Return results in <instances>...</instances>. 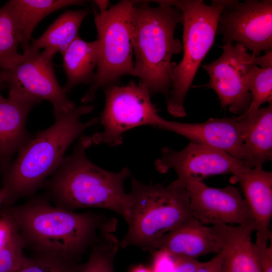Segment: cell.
I'll return each mask as SVG.
<instances>
[{"instance_id":"cell-29","label":"cell","mask_w":272,"mask_h":272,"mask_svg":"<svg viewBox=\"0 0 272 272\" xmlns=\"http://www.w3.org/2000/svg\"><path fill=\"white\" fill-rule=\"evenodd\" d=\"M152 262L150 267L152 272H172L175 265L174 257L166 251L155 250L150 252Z\"/></svg>"},{"instance_id":"cell-13","label":"cell","mask_w":272,"mask_h":272,"mask_svg":"<svg viewBox=\"0 0 272 272\" xmlns=\"http://www.w3.org/2000/svg\"><path fill=\"white\" fill-rule=\"evenodd\" d=\"M192 215L205 225L217 223L240 225L253 220L239 188L208 186L202 180H191L185 185Z\"/></svg>"},{"instance_id":"cell-10","label":"cell","mask_w":272,"mask_h":272,"mask_svg":"<svg viewBox=\"0 0 272 272\" xmlns=\"http://www.w3.org/2000/svg\"><path fill=\"white\" fill-rule=\"evenodd\" d=\"M223 9L217 34L223 44L237 43L258 57L272 49V1L220 0Z\"/></svg>"},{"instance_id":"cell-5","label":"cell","mask_w":272,"mask_h":272,"mask_svg":"<svg viewBox=\"0 0 272 272\" xmlns=\"http://www.w3.org/2000/svg\"><path fill=\"white\" fill-rule=\"evenodd\" d=\"M129 219L127 231L119 247L134 246L153 250L159 241L191 215L185 187L175 180L168 185L146 184L131 177Z\"/></svg>"},{"instance_id":"cell-9","label":"cell","mask_w":272,"mask_h":272,"mask_svg":"<svg viewBox=\"0 0 272 272\" xmlns=\"http://www.w3.org/2000/svg\"><path fill=\"white\" fill-rule=\"evenodd\" d=\"M0 80L10 88L9 94L23 96L53 105L54 116L69 112L76 106L58 83L52 58L42 52L27 49L1 67Z\"/></svg>"},{"instance_id":"cell-11","label":"cell","mask_w":272,"mask_h":272,"mask_svg":"<svg viewBox=\"0 0 272 272\" xmlns=\"http://www.w3.org/2000/svg\"><path fill=\"white\" fill-rule=\"evenodd\" d=\"M221 47L223 52L218 58L202 66L209 77L202 86L215 91L222 108L228 107L231 113L240 115L250 103L247 78L253 67L259 66L260 56H254L238 43L228 42Z\"/></svg>"},{"instance_id":"cell-27","label":"cell","mask_w":272,"mask_h":272,"mask_svg":"<svg viewBox=\"0 0 272 272\" xmlns=\"http://www.w3.org/2000/svg\"><path fill=\"white\" fill-rule=\"evenodd\" d=\"M25 245L18 232L6 246L0 249V272H16L19 269L25 257L23 254Z\"/></svg>"},{"instance_id":"cell-26","label":"cell","mask_w":272,"mask_h":272,"mask_svg":"<svg viewBox=\"0 0 272 272\" xmlns=\"http://www.w3.org/2000/svg\"><path fill=\"white\" fill-rule=\"evenodd\" d=\"M82 265L77 260L38 253L33 257H25L16 272H78Z\"/></svg>"},{"instance_id":"cell-30","label":"cell","mask_w":272,"mask_h":272,"mask_svg":"<svg viewBox=\"0 0 272 272\" xmlns=\"http://www.w3.org/2000/svg\"><path fill=\"white\" fill-rule=\"evenodd\" d=\"M18 232L11 218L3 214L0 218V249L6 246Z\"/></svg>"},{"instance_id":"cell-15","label":"cell","mask_w":272,"mask_h":272,"mask_svg":"<svg viewBox=\"0 0 272 272\" xmlns=\"http://www.w3.org/2000/svg\"><path fill=\"white\" fill-rule=\"evenodd\" d=\"M222 248V241L213 227L203 224L191 215L165 235L153 250H164L174 257L197 259L200 256L218 253Z\"/></svg>"},{"instance_id":"cell-34","label":"cell","mask_w":272,"mask_h":272,"mask_svg":"<svg viewBox=\"0 0 272 272\" xmlns=\"http://www.w3.org/2000/svg\"><path fill=\"white\" fill-rule=\"evenodd\" d=\"M130 272H152V271L150 267L140 264L133 266Z\"/></svg>"},{"instance_id":"cell-2","label":"cell","mask_w":272,"mask_h":272,"mask_svg":"<svg viewBox=\"0 0 272 272\" xmlns=\"http://www.w3.org/2000/svg\"><path fill=\"white\" fill-rule=\"evenodd\" d=\"M153 2L158 6H151L148 1H134L132 76L146 86L151 96L161 93L166 98L172 87V71L177 64L172 58L182 50L174 32L182 23L183 14L165 0Z\"/></svg>"},{"instance_id":"cell-6","label":"cell","mask_w":272,"mask_h":272,"mask_svg":"<svg viewBox=\"0 0 272 272\" xmlns=\"http://www.w3.org/2000/svg\"><path fill=\"white\" fill-rule=\"evenodd\" d=\"M183 14L181 60L173 69L172 87L165 98L168 112L175 117L186 116L184 101L202 60L212 46L223 6L220 0L211 5L202 0H165Z\"/></svg>"},{"instance_id":"cell-21","label":"cell","mask_w":272,"mask_h":272,"mask_svg":"<svg viewBox=\"0 0 272 272\" xmlns=\"http://www.w3.org/2000/svg\"><path fill=\"white\" fill-rule=\"evenodd\" d=\"M243 165L262 167L272 159V104L260 108L245 134L242 147Z\"/></svg>"},{"instance_id":"cell-3","label":"cell","mask_w":272,"mask_h":272,"mask_svg":"<svg viewBox=\"0 0 272 272\" xmlns=\"http://www.w3.org/2000/svg\"><path fill=\"white\" fill-rule=\"evenodd\" d=\"M89 136H81L73 153L63 161L48 182V187L60 207L73 211L79 208H98L112 211L128 223L129 200L124 181L129 169L106 170L87 157L90 147Z\"/></svg>"},{"instance_id":"cell-35","label":"cell","mask_w":272,"mask_h":272,"mask_svg":"<svg viewBox=\"0 0 272 272\" xmlns=\"http://www.w3.org/2000/svg\"><path fill=\"white\" fill-rule=\"evenodd\" d=\"M95 3L97 5L100 9V12H103L109 8V1L103 0L95 1Z\"/></svg>"},{"instance_id":"cell-20","label":"cell","mask_w":272,"mask_h":272,"mask_svg":"<svg viewBox=\"0 0 272 272\" xmlns=\"http://www.w3.org/2000/svg\"><path fill=\"white\" fill-rule=\"evenodd\" d=\"M88 14V11L84 9L65 11L27 49L39 51L44 48L42 53L51 58L57 52L61 53L79 36L80 26Z\"/></svg>"},{"instance_id":"cell-36","label":"cell","mask_w":272,"mask_h":272,"mask_svg":"<svg viewBox=\"0 0 272 272\" xmlns=\"http://www.w3.org/2000/svg\"><path fill=\"white\" fill-rule=\"evenodd\" d=\"M3 84V83L1 81V80H0V89H1V87H2Z\"/></svg>"},{"instance_id":"cell-12","label":"cell","mask_w":272,"mask_h":272,"mask_svg":"<svg viewBox=\"0 0 272 272\" xmlns=\"http://www.w3.org/2000/svg\"><path fill=\"white\" fill-rule=\"evenodd\" d=\"M155 166L160 173L173 169L177 176L175 181L184 187L191 180H202L219 174L234 176L245 167L242 162L224 151L190 142L180 151L168 147L162 148Z\"/></svg>"},{"instance_id":"cell-33","label":"cell","mask_w":272,"mask_h":272,"mask_svg":"<svg viewBox=\"0 0 272 272\" xmlns=\"http://www.w3.org/2000/svg\"><path fill=\"white\" fill-rule=\"evenodd\" d=\"M10 198V193L8 188L3 186L0 189V206L5 201Z\"/></svg>"},{"instance_id":"cell-22","label":"cell","mask_w":272,"mask_h":272,"mask_svg":"<svg viewBox=\"0 0 272 272\" xmlns=\"http://www.w3.org/2000/svg\"><path fill=\"white\" fill-rule=\"evenodd\" d=\"M82 0H10L6 4L16 17L22 35L23 51L29 47L32 34L37 24L45 17L63 8L84 5Z\"/></svg>"},{"instance_id":"cell-31","label":"cell","mask_w":272,"mask_h":272,"mask_svg":"<svg viewBox=\"0 0 272 272\" xmlns=\"http://www.w3.org/2000/svg\"><path fill=\"white\" fill-rule=\"evenodd\" d=\"M175 265L172 272H194L203 262L196 258L176 256Z\"/></svg>"},{"instance_id":"cell-25","label":"cell","mask_w":272,"mask_h":272,"mask_svg":"<svg viewBox=\"0 0 272 272\" xmlns=\"http://www.w3.org/2000/svg\"><path fill=\"white\" fill-rule=\"evenodd\" d=\"M22 35L18 22L6 4L0 8V67L17 56Z\"/></svg>"},{"instance_id":"cell-16","label":"cell","mask_w":272,"mask_h":272,"mask_svg":"<svg viewBox=\"0 0 272 272\" xmlns=\"http://www.w3.org/2000/svg\"><path fill=\"white\" fill-rule=\"evenodd\" d=\"M254 220L236 226L217 223L212 226L222 243L223 259L220 272H261L251 235Z\"/></svg>"},{"instance_id":"cell-7","label":"cell","mask_w":272,"mask_h":272,"mask_svg":"<svg viewBox=\"0 0 272 272\" xmlns=\"http://www.w3.org/2000/svg\"><path fill=\"white\" fill-rule=\"evenodd\" d=\"M134 16V1L129 0L120 1L95 15L98 61L94 80L81 98L83 103L92 102L99 89L118 84L123 76H132Z\"/></svg>"},{"instance_id":"cell-28","label":"cell","mask_w":272,"mask_h":272,"mask_svg":"<svg viewBox=\"0 0 272 272\" xmlns=\"http://www.w3.org/2000/svg\"><path fill=\"white\" fill-rule=\"evenodd\" d=\"M269 239L256 232L254 243L261 272H272V245L268 246Z\"/></svg>"},{"instance_id":"cell-24","label":"cell","mask_w":272,"mask_h":272,"mask_svg":"<svg viewBox=\"0 0 272 272\" xmlns=\"http://www.w3.org/2000/svg\"><path fill=\"white\" fill-rule=\"evenodd\" d=\"M119 248V241L113 233L102 234L78 272H115L114 261Z\"/></svg>"},{"instance_id":"cell-32","label":"cell","mask_w":272,"mask_h":272,"mask_svg":"<svg viewBox=\"0 0 272 272\" xmlns=\"http://www.w3.org/2000/svg\"><path fill=\"white\" fill-rule=\"evenodd\" d=\"M223 259V252L221 250L209 261L202 264L194 272H220Z\"/></svg>"},{"instance_id":"cell-17","label":"cell","mask_w":272,"mask_h":272,"mask_svg":"<svg viewBox=\"0 0 272 272\" xmlns=\"http://www.w3.org/2000/svg\"><path fill=\"white\" fill-rule=\"evenodd\" d=\"M40 102L20 95L0 94V165L7 166L13 155L32 137L26 129L31 109Z\"/></svg>"},{"instance_id":"cell-23","label":"cell","mask_w":272,"mask_h":272,"mask_svg":"<svg viewBox=\"0 0 272 272\" xmlns=\"http://www.w3.org/2000/svg\"><path fill=\"white\" fill-rule=\"evenodd\" d=\"M247 85L251 94L248 108L239 115L250 124L254 122L260 106L272 101V65L260 67L255 65L248 75Z\"/></svg>"},{"instance_id":"cell-4","label":"cell","mask_w":272,"mask_h":272,"mask_svg":"<svg viewBox=\"0 0 272 272\" xmlns=\"http://www.w3.org/2000/svg\"><path fill=\"white\" fill-rule=\"evenodd\" d=\"M93 108V105L85 104L54 116L55 121L50 127L38 132L19 150L4 180V186L9 190L10 198L31 194L56 172L72 143L99 122L97 117L81 121Z\"/></svg>"},{"instance_id":"cell-8","label":"cell","mask_w":272,"mask_h":272,"mask_svg":"<svg viewBox=\"0 0 272 272\" xmlns=\"http://www.w3.org/2000/svg\"><path fill=\"white\" fill-rule=\"evenodd\" d=\"M104 93L105 105L99 118L103 130L89 136L91 146L117 147L122 143L127 131L144 125L158 128L163 119L141 82L131 80L125 85H110L104 88Z\"/></svg>"},{"instance_id":"cell-1","label":"cell","mask_w":272,"mask_h":272,"mask_svg":"<svg viewBox=\"0 0 272 272\" xmlns=\"http://www.w3.org/2000/svg\"><path fill=\"white\" fill-rule=\"evenodd\" d=\"M25 244L38 253L77 260L104 233H113L116 218L103 214L78 213L53 207L43 199L11 208L5 213Z\"/></svg>"},{"instance_id":"cell-18","label":"cell","mask_w":272,"mask_h":272,"mask_svg":"<svg viewBox=\"0 0 272 272\" xmlns=\"http://www.w3.org/2000/svg\"><path fill=\"white\" fill-rule=\"evenodd\" d=\"M233 177L254 220L255 231L271 239L269 227L272 216V172L262 167H244Z\"/></svg>"},{"instance_id":"cell-19","label":"cell","mask_w":272,"mask_h":272,"mask_svg":"<svg viewBox=\"0 0 272 272\" xmlns=\"http://www.w3.org/2000/svg\"><path fill=\"white\" fill-rule=\"evenodd\" d=\"M66 81L63 87L67 93L80 84H91L99 57L97 40L87 42L78 36L61 53Z\"/></svg>"},{"instance_id":"cell-14","label":"cell","mask_w":272,"mask_h":272,"mask_svg":"<svg viewBox=\"0 0 272 272\" xmlns=\"http://www.w3.org/2000/svg\"><path fill=\"white\" fill-rule=\"evenodd\" d=\"M250 125L241 116L211 118L201 123H183L163 118L158 128L181 135L190 143L224 151L242 162V147Z\"/></svg>"}]
</instances>
